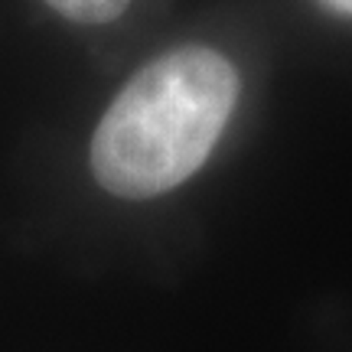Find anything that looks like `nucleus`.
Returning <instances> with one entry per match:
<instances>
[{
    "label": "nucleus",
    "mask_w": 352,
    "mask_h": 352,
    "mask_svg": "<svg viewBox=\"0 0 352 352\" xmlns=\"http://www.w3.org/2000/svg\"><path fill=\"white\" fill-rule=\"evenodd\" d=\"M239 72L209 46H179L131 76L91 138V173L121 199H153L196 173L239 101Z\"/></svg>",
    "instance_id": "1"
},
{
    "label": "nucleus",
    "mask_w": 352,
    "mask_h": 352,
    "mask_svg": "<svg viewBox=\"0 0 352 352\" xmlns=\"http://www.w3.org/2000/svg\"><path fill=\"white\" fill-rule=\"evenodd\" d=\"M323 7H329L333 13H342V16H352V0H320Z\"/></svg>",
    "instance_id": "3"
},
{
    "label": "nucleus",
    "mask_w": 352,
    "mask_h": 352,
    "mask_svg": "<svg viewBox=\"0 0 352 352\" xmlns=\"http://www.w3.org/2000/svg\"><path fill=\"white\" fill-rule=\"evenodd\" d=\"M56 13H63L65 20L72 23H85V26H95V23H111L118 20L121 13L127 10L131 0H46Z\"/></svg>",
    "instance_id": "2"
}]
</instances>
